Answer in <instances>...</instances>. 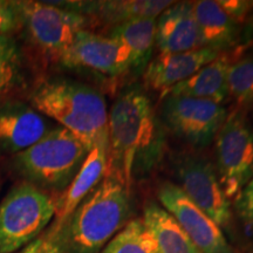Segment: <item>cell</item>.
<instances>
[{"instance_id": "cell-1", "label": "cell", "mask_w": 253, "mask_h": 253, "mask_svg": "<svg viewBox=\"0 0 253 253\" xmlns=\"http://www.w3.org/2000/svg\"><path fill=\"white\" fill-rule=\"evenodd\" d=\"M164 149L162 126L140 86L126 88L108 112V172L130 191L135 178L156 166Z\"/></svg>"}, {"instance_id": "cell-2", "label": "cell", "mask_w": 253, "mask_h": 253, "mask_svg": "<svg viewBox=\"0 0 253 253\" xmlns=\"http://www.w3.org/2000/svg\"><path fill=\"white\" fill-rule=\"evenodd\" d=\"M30 103L89 149L108 144V108L103 95L95 88L72 79H47L32 91Z\"/></svg>"}, {"instance_id": "cell-3", "label": "cell", "mask_w": 253, "mask_h": 253, "mask_svg": "<svg viewBox=\"0 0 253 253\" xmlns=\"http://www.w3.org/2000/svg\"><path fill=\"white\" fill-rule=\"evenodd\" d=\"M130 191L107 173L62 224L66 253H100L128 224Z\"/></svg>"}, {"instance_id": "cell-4", "label": "cell", "mask_w": 253, "mask_h": 253, "mask_svg": "<svg viewBox=\"0 0 253 253\" xmlns=\"http://www.w3.org/2000/svg\"><path fill=\"white\" fill-rule=\"evenodd\" d=\"M89 147L67 129L54 126L28 149L13 157V167L25 181L42 190H66Z\"/></svg>"}, {"instance_id": "cell-5", "label": "cell", "mask_w": 253, "mask_h": 253, "mask_svg": "<svg viewBox=\"0 0 253 253\" xmlns=\"http://www.w3.org/2000/svg\"><path fill=\"white\" fill-rule=\"evenodd\" d=\"M56 199L28 182L11 189L0 203V253H13L37 239L55 217Z\"/></svg>"}, {"instance_id": "cell-6", "label": "cell", "mask_w": 253, "mask_h": 253, "mask_svg": "<svg viewBox=\"0 0 253 253\" xmlns=\"http://www.w3.org/2000/svg\"><path fill=\"white\" fill-rule=\"evenodd\" d=\"M20 26L28 39L47 54L60 59L79 32L86 30L87 18L63 6L40 1H17Z\"/></svg>"}, {"instance_id": "cell-7", "label": "cell", "mask_w": 253, "mask_h": 253, "mask_svg": "<svg viewBox=\"0 0 253 253\" xmlns=\"http://www.w3.org/2000/svg\"><path fill=\"white\" fill-rule=\"evenodd\" d=\"M217 175L227 198H236L253 177V129L233 110L216 136Z\"/></svg>"}, {"instance_id": "cell-8", "label": "cell", "mask_w": 253, "mask_h": 253, "mask_svg": "<svg viewBox=\"0 0 253 253\" xmlns=\"http://www.w3.org/2000/svg\"><path fill=\"white\" fill-rule=\"evenodd\" d=\"M162 115L177 137L196 148L212 142L229 115L223 104L186 96L167 95Z\"/></svg>"}, {"instance_id": "cell-9", "label": "cell", "mask_w": 253, "mask_h": 253, "mask_svg": "<svg viewBox=\"0 0 253 253\" xmlns=\"http://www.w3.org/2000/svg\"><path fill=\"white\" fill-rule=\"evenodd\" d=\"M175 170L182 191L220 229L229 225L232 219L230 199L212 163L197 155L184 154L176 160Z\"/></svg>"}, {"instance_id": "cell-10", "label": "cell", "mask_w": 253, "mask_h": 253, "mask_svg": "<svg viewBox=\"0 0 253 253\" xmlns=\"http://www.w3.org/2000/svg\"><path fill=\"white\" fill-rule=\"evenodd\" d=\"M157 195L161 204L182 226L201 253H233L220 227L178 185L164 183Z\"/></svg>"}, {"instance_id": "cell-11", "label": "cell", "mask_w": 253, "mask_h": 253, "mask_svg": "<svg viewBox=\"0 0 253 253\" xmlns=\"http://www.w3.org/2000/svg\"><path fill=\"white\" fill-rule=\"evenodd\" d=\"M59 60L66 67L87 69L106 77H119L130 71L128 53L121 43L88 30L79 32Z\"/></svg>"}, {"instance_id": "cell-12", "label": "cell", "mask_w": 253, "mask_h": 253, "mask_svg": "<svg viewBox=\"0 0 253 253\" xmlns=\"http://www.w3.org/2000/svg\"><path fill=\"white\" fill-rule=\"evenodd\" d=\"M48 120L24 101L0 103V151L17 155L52 130Z\"/></svg>"}, {"instance_id": "cell-13", "label": "cell", "mask_w": 253, "mask_h": 253, "mask_svg": "<svg viewBox=\"0 0 253 253\" xmlns=\"http://www.w3.org/2000/svg\"><path fill=\"white\" fill-rule=\"evenodd\" d=\"M216 50L205 48L183 53H160L150 60L144 69V81L154 90L167 91L186 80L202 67L219 55Z\"/></svg>"}, {"instance_id": "cell-14", "label": "cell", "mask_w": 253, "mask_h": 253, "mask_svg": "<svg viewBox=\"0 0 253 253\" xmlns=\"http://www.w3.org/2000/svg\"><path fill=\"white\" fill-rule=\"evenodd\" d=\"M155 43L161 53L202 48L192 2H173L158 15Z\"/></svg>"}, {"instance_id": "cell-15", "label": "cell", "mask_w": 253, "mask_h": 253, "mask_svg": "<svg viewBox=\"0 0 253 253\" xmlns=\"http://www.w3.org/2000/svg\"><path fill=\"white\" fill-rule=\"evenodd\" d=\"M108 172V144L93 147L77 176L56 199L54 223L62 225L78 205L103 181Z\"/></svg>"}, {"instance_id": "cell-16", "label": "cell", "mask_w": 253, "mask_h": 253, "mask_svg": "<svg viewBox=\"0 0 253 253\" xmlns=\"http://www.w3.org/2000/svg\"><path fill=\"white\" fill-rule=\"evenodd\" d=\"M195 20L197 24L202 47L226 53L238 45L242 31L218 1L201 0L192 2Z\"/></svg>"}, {"instance_id": "cell-17", "label": "cell", "mask_w": 253, "mask_h": 253, "mask_svg": "<svg viewBox=\"0 0 253 253\" xmlns=\"http://www.w3.org/2000/svg\"><path fill=\"white\" fill-rule=\"evenodd\" d=\"M231 62L232 60L227 52L220 53L189 79L170 88L167 95L208 100L223 104L229 97L227 72Z\"/></svg>"}, {"instance_id": "cell-18", "label": "cell", "mask_w": 253, "mask_h": 253, "mask_svg": "<svg viewBox=\"0 0 253 253\" xmlns=\"http://www.w3.org/2000/svg\"><path fill=\"white\" fill-rule=\"evenodd\" d=\"M156 36V19H134L110 31L109 36L125 47L129 56V69L144 72L150 62Z\"/></svg>"}, {"instance_id": "cell-19", "label": "cell", "mask_w": 253, "mask_h": 253, "mask_svg": "<svg viewBox=\"0 0 253 253\" xmlns=\"http://www.w3.org/2000/svg\"><path fill=\"white\" fill-rule=\"evenodd\" d=\"M84 5H68L63 7L82 15L95 14L110 24H122L134 19H157L172 1L164 0H121V1L84 2Z\"/></svg>"}, {"instance_id": "cell-20", "label": "cell", "mask_w": 253, "mask_h": 253, "mask_svg": "<svg viewBox=\"0 0 253 253\" xmlns=\"http://www.w3.org/2000/svg\"><path fill=\"white\" fill-rule=\"evenodd\" d=\"M142 220L160 253H201L175 218L158 204H148Z\"/></svg>"}, {"instance_id": "cell-21", "label": "cell", "mask_w": 253, "mask_h": 253, "mask_svg": "<svg viewBox=\"0 0 253 253\" xmlns=\"http://www.w3.org/2000/svg\"><path fill=\"white\" fill-rule=\"evenodd\" d=\"M100 253H160L143 220L134 219L120 231Z\"/></svg>"}, {"instance_id": "cell-22", "label": "cell", "mask_w": 253, "mask_h": 253, "mask_svg": "<svg viewBox=\"0 0 253 253\" xmlns=\"http://www.w3.org/2000/svg\"><path fill=\"white\" fill-rule=\"evenodd\" d=\"M229 96L239 107L253 104V56L236 59L227 72Z\"/></svg>"}, {"instance_id": "cell-23", "label": "cell", "mask_w": 253, "mask_h": 253, "mask_svg": "<svg viewBox=\"0 0 253 253\" xmlns=\"http://www.w3.org/2000/svg\"><path fill=\"white\" fill-rule=\"evenodd\" d=\"M20 75V50L11 34H0V95L7 94Z\"/></svg>"}, {"instance_id": "cell-24", "label": "cell", "mask_w": 253, "mask_h": 253, "mask_svg": "<svg viewBox=\"0 0 253 253\" xmlns=\"http://www.w3.org/2000/svg\"><path fill=\"white\" fill-rule=\"evenodd\" d=\"M61 227L62 225L53 223L48 230L21 249L19 253H66Z\"/></svg>"}, {"instance_id": "cell-25", "label": "cell", "mask_w": 253, "mask_h": 253, "mask_svg": "<svg viewBox=\"0 0 253 253\" xmlns=\"http://www.w3.org/2000/svg\"><path fill=\"white\" fill-rule=\"evenodd\" d=\"M20 26L17 1L0 0V34H11Z\"/></svg>"}, {"instance_id": "cell-26", "label": "cell", "mask_w": 253, "mask_h": 253, "mask_svg": "<svg viewBox=\"0 0 253 253\" xmlns=\"http://www.w3.org/2000/svg\"><path fill=\"white\" fill-rule=\"evenodd\" d=\"M235 205L239 217L253 226V177L236 197Z\"/></svg>"}, {"instance_id": "cell-27", "label": "cell", "mask_w": 253, "mask_h": 253, "mask_svg": "<svg viewBox=\"0 0 253 253\" xmlns=\"http://www.w3.org/2000/svg\"><path fill=\"white\" fill-rule=\"evenodd\" d=\"M218 4L237 24H245L253 12V1L244 0H219Z\"/></svg>"}, {"instance_id": "cell-28", "label": "cell", "mask_w": 253, "mask_h": 253, "mask_svg": "<svg viewBox=\"0 0 253 253\" xmlns=\"http://www.w3.org/2000/svg\"><path fill=\"white\" fill-rule=\"evenodd\" d=\"M240 38L246 46H253V12L245 21V27L242 31Z\"/></svg>"}]
</instances>
